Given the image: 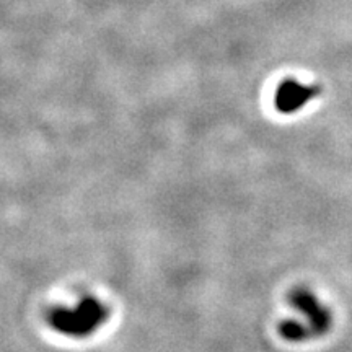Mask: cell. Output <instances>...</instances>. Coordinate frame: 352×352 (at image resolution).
Segmentation results:
<instances>
[{"instance_id":"1","label":"cell","mask_w":352,"mask_h":352,"mask_svg":"<svg viewBox=\"0 0 352 352\" xmlns=\"http://www.w3.org/2000/svg\"><path fill=\"white\" fill-rule=\"evenodd\" d=\"M107 308L95 298H85L74 310L56 308L50 314V323L57 331L70 336H87L107 321Z\"/></svg>"},{"instance_id":"2","label":"cell","mask_w":352,"mask_h":352,"mask_svg":"<svg viewBox=\"0 0 352 352\" xmlns=\"http://www.w3.org/2000/svg\"><path fill=\"white\" fill-rule=\"evenodd\" d=\"M320 95V87L305 85L297 80H285L276 95V108L284 114H292L302 109L308 101Z\"/></svg>"},{"instance_id":"3","label":"cell","mask_w":352,"mask_h":352,"mask_svg":"<svg viewBox=\"0 0 352 352\" xmlns=\"http://www.w3.org/2000/svg\"><path fill=\"white\" fill-rule=\"evenodd\" d=\"M290 302L294 307H297L298 310H302L305 316L310 321V331L315 336L324 334L331 328V315L327 308L320 305V302L316 300L315 296H311L308 290H294L292 296H290Z\"/></svg>"},{"instance_id":"4","label":"cell","mask_w":352,"mask_h":352,"mask_svg":"<svg viewBox=\"0 0 352 352\" xmlns=\"http://www.w3.org/2000/svg\"><path fill=\"white\" fill-rule=\"evenodd\" d=\"M279 333L280 336L287 341H305L311 334L310 328L303 327V324L297 323V321L294 320L283 321V323L279 324Z\"/></svg>"}]
</instances>
